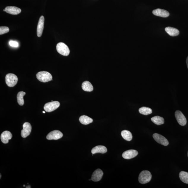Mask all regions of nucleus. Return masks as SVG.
<instances>
[{
    "label": "nucleus",
    "mask_w": 188,
    "mask_h": 188,
    "mask_svg": "<svg viewBox=\"0 0 188 188\" xmlns=\"http://www.w3.org/2000/svg\"><path fill=\"white\" fill-rule=\"evenodd\" d=\"M37 79L42 82H47L52 80V77L48 72L41 71L39 72L36 74Z\"/></svg>",
    "instance_id": "1"
},
{
    "label": "nucleus",
    "mask_w": 188,
    "mask_h": 188,
    "mask_svg": "<svg viewBox=\"0 0 188 188\" xmlns=\"http://www.w3.org/2000/svg\"><path fill=\"white\" fill-rule=\"evenodd\" d=\"M152 176L149 171H144L141 172L139 176L138 180L140 183L145 184L147 183L152 179Z\"/></svg>",
    "instance_id": "2"
},
{
    "label": "nucleus",
    "mask_w": 188,
    "mask_h": 188,
    "mask_svg": "<svg viewBox=\"0 0 188 188\" xmlns=\"http://www.w3.org/2000/svg\"><path fill=\"white\" fill-rule=\"evenodd\" d=\"M18 79L16 75L14 74H7L5 77L6 83L8 87H13L17 85Z\"/></svg>",
    "instance_id": "3"
},
{
    "label": "nucleus",
    "mask_w": 188,
    "mask_h": 188,
    "mask_svg": "<svg viewBox=\"0 0 188 188\" xmlns=\"http://www.w3.org/2000/svg\"><path fill=\"white\" fill-rule=\"evenodd\" d=\"M57 51L59 54L63 56H68L70 53L68 47L63 43H59L57 45Z\"/></svg>",
    "instance_id": "4"
},
{
    "label": "nucleus",
    "mask_w": 188,
    "mask_h": 188,
    "mask_svg": "<svg viewBox=\"0 0 188 188\" xmlns=\"http://www.w3.org/2000/svg\"><path fill=\"white\" fill-rule=\"evenodd\" d=\"M60 106L59 101H53L46 103L44 106V109L47 112H51L57 109Z\"/></svg>",
    "instance_id": "5"
},
{
    "label": "nucleus",
    "mask_w": 188,
    "mask_h": 188,
    "mask_svg": "<svg viewBox=\"0 0 188 188\" xmlns=\"http://www.w3.org/2000/svg\"><path fill=\"white\" fill-rule=\"evenodd\" d=\"M175 116L177 121L181 126L185 125L187 123V120L182 113L179 111H177L175 113Z\"/></svg>",
    "instance_id": "6"
},
{
    "label": "nucleus",
    "mask_w": 188,
    "mask_h": 188,
    "mask_svg": "<svg viewBox=\"0 0 188 188\" xmlns=\"http://www.w3.org/2000/svg\"><path fill=\"white\" fill-rule=\"evenodd\" d=\"M154 139L157 143L161 145L167 146L169 145V141L166 138L163 136L157 133H154L153 135Z\"/></svg>",
    "instance_id": "7"
},
{
    "label": "nucleus",
    "mask_w": 188,
    "mask_h": 188,
    "mask_svg": "<svg viewBox=\"0 0 188 188\" xmlns=\"http://www.w3.org/2000/svg\"><path fill=\"white\" fill-rule=\"evenodd\" d=\"M23 128L21 132V136L23 138H26L30 135L31 131V124L28 122H25L23 124Z\"/></svg>",
    "instance_id": "8"
},
{
    "label": "nucleus",
    "mask_w": 188,
    "mask_h": 188,
    "mask_svg": "<svg viewBox=\"0 0 188 188\" xmlns=\"http://www.w3.org/2000/svg\"><path fill=\"white\" fill-rule=\"evenodd\" d=\"M63 135L61 131L59 130H54L49 133L47 136V138L48 140H58L61 138Z\"/></svg>",
    "instance_id": "9"
},
{
    "label": "nucleus",
    "mask_w": 188,
    "mask_h": 188,
    "mask_svg": "<svg viewBox=\"0 0 188 188\" xmlns=\"http://www.w3.org/2000/svg\"><path fill=\"white\" fill-rule=\"evenodd\" d=\"M138 154V152L135 150H129L124 152L122 154V157L125 159H130L136 157Z\"/></svg>",
    "instance_id": "10"
},
{
    "label": "nucleus",
    "mask_w": 188,
    "mask_h": 188,
    "mask_svg": "<svg viewBox=\"0 0 188 188\" xmlns=\"http://www.w3.org/2000/svg\"><path fill=\"white\" fill-rule=\"evenodd\" d=\"M44 20V17L43 16H42L40 17L37 26V32L38 37H41L42 34Z\"/></svg>",
    "instance_id": "11"
},
{
    "label": "nucleus",
    "mask_w": 188,
    "mask_h": 188,
    "mask_svg": "<svg viewBox=\"0 0 188 188\" xmlns=\"http://www.w3.org/2000/svg\"><path fill=\"white\" fill-rule=\"evenodd\" d=\"M103 175V171L100 169H97L94 171L92 175L91 179L92 181L97 182L101 180Z\"/></svg>",
    "instance_id": "12"
},
{
    "label": "nucleus",
    "mask_w": 188,
    "mask_h": 188,
    "mask_svg": "<svg viewBox=\"0 0 188 188\" xmlns=\"http://www.w3.org/2000/svg\"><path fill=\"white\" fill-rule=\"evenodd\" d=\"M152 13L155 15L163 17H168L170 15L168 12L165 9H160L154 10Z\"/></svg>",
    "instance_id": "13"
},
{
    "label": "nucleus",
    "mask_w": 188,
    "mask_h": 188,
    "mask_svg": "<svg viewBox=\"0 0 188 188\" xmlns=\"http://www.w3.org/2000/svg\"><path fill=\"white\" fill-rule=\"evenodd\" d=\"M4 11L12 15H17L21 12V9L15 7H6Z\"/></svg>",
    "instance_id": "14"
},
{
    "label": "nucleus",
    "mask_w": 188,
    "mask_h": 188,
    "mask_svg": "<svg viewBox=\"0 0 188 188\" xmlns=\"http://www.w3.org/2000/svg\"><path fill=\"white\" fill-rule=\"evenodd\" d=\"M12 135L11 132L6 131L1 133V139L2 142L4 144H7L9 143V140L11 139Z\"/></svg>",
    "instance_id": "15"
},
{
    "label": "nucleus",
    "mask_w": 188,
    "mask_h": 188,
    "mask_svg": "<svg viewBox=\"0 0 188 188\" xmlns=\"http://www.w3.org/2000/svg\"><path fill=\"white\" fill-rule=\"evenodd\" d=\"M107 151V148L103 146L99 145L93 148L92 149L91 153L93 154L97 153L104 154Z\"/></svg>",
    "instance_id": "16"
},
{
    "label": "nucleus",
    "mask_w": 188,
    "mask_h": 188,
    "mask_svg": "<svg viewBox=\"0 0 188 188\" xmlns=\"http://www.w3.org/2000/svg\"><path fill=\"white\" fill-rule=\"evenodd\" d=\"M165 31L171 36H176L179 34V30L175 28L169 27L165 28Z\"/></svg>",
    "instance_id": "17"
},
{
    "label": "nucleus",
    "mask_w": 188,
    "mask_h": 188,
    "mask_svg": "<svg viewBox=\"0 0 188 188\" xmlns=\"http://www.w3.org/2000/svg\"><path fill=\"white\" fill-rule=\"evenodd\" d=\"M82 88L84 91L87 92H91L93 90V85L89 81H85L82 84Z\"/></svg>",
    "instance_id": "18"
},
{
    "label": "nucleus",
    "mask_w": 188,
    "mask_h": 188,
    "mask_svg": "<svg viewBox=\"0 0 188 188\" xmlns=\"http://www.w3.org/2000/svg\"><path fill=\"white\" fill-rule=\"evenodd\" d=\"M79 121L83 125H87L93 122V120L88 116L82 115L80 117Z\"/></svg>",
    "instance_id": "19"
},
{
    "label": "nucleus",
    "mask_w": 188,
    "mask_h": 188,
    "mask_svg": "<svg viewBox=\"0 0 188 188\" xmlns=\"http://www.w3.org/2000/svg\"><path fill=\"white\" fill-rule=\"evenodd\" d=\"M121 135L123 138L126 141H130L133 139V136L131 132L127 130H124L122 131Z\"/></svg>",
    "instance_id": "20"
},
{
    "label": "nucleus",
    "mask_w": 188,
    "mask_h": 188,
    "mask_svg": "<svg viewBox=\"0 0 188 188\" xmlns=\"http://www.w3.org/2000/svg\"><path fill=\"white\" fill-rule=\"evenodd\" d=\"M151 120L153 123L157 125H163L165 122L163 118L158 116H155V117H152Z\"/></svg>",
    "instance_id": "21"
},
{
    "label": "nucleus",
    "mask_w": 188,
    "mask_h": 188,
    "mask_svg": "<svg viewBox=\"0 0 188 188\" xmlns=\"http://www.w3.org/2000/svg\"><path fill=\"white\" fill-rule=\"evenodd\" d=\"M26 93L23 91L19 92L17 93V99L18 103L20 106H23L24 104V101L23 97L26 95Z\"/></svg>",
    "instance_id": "22"
},
{
    "label": "nucleus",
    "mask_w": 188,
    "mask_h": 188,
    "mask_svg": "<svg viewBox=\"0 0 188 188\" xmlns=\"http://www.w3.org/2000/svg\"><path fill=\"white\" fill-rule=\"evenodd\" d=\"M140 113L144 115H147L150 114L152 113V111L150 108L143 107L140 108L139 110Z\"/></svg>",
    "instance_id": "23"
},
{
    "label": "nucleus",
    "mask_w": 188,
    "mask_h": 188,
    "mask_svg": "<svg viewBox=\"0 0 188 188\" xmlns=\"http://www.w3.org/2000/svg\"><path fill=\"white\" fill-rule=\"evenodd\" d=\"M180 179L183 183L188 184V173L185 171H181L179 174Z\"/></svg>",
    "instance_id": "24"
},
{
    "label": "nucleus",
    "mask_w": 188,
    "mask_h": 188,
    "mask_svg": "<svg viewBox=\"0 0 188 188\" xmlns=\"http://www.w3.org/2000/svg\"><path fill=\"white\" fill-rule=\"evenodd\" d=\"M9 31V28L7 27L2 26L0 27V35H1L8 33Z\"/></svg>",
    "instance_id": "25"
},
{
    "label": "nucleus",
    "mask_w": 188,
    "mask_h": 188,
    "mask_svg": "<svg viewBox=\"0 0 188 188\" xmlns=\"http://www.w3.org/2000/svg\"><path fill=\"white\" fill-rule=\"evenodd\" d=\"M9 45L12 47H19V43L16 41H11L9 42Z\"/></svg>",
    "instance_id": "26"
},
{
    "label": "nucleus",
    "mask_w": 188,
    "mask_h": 188,
    "mask_svg": "<svg viewBox=\"0 0 188 188\" xmlns=\"http://www.w3.org/2000/svg\"><path fill=\"white\" fill-rule=\"evenodd\" d=\"M186 63H187V67L188 69V56L187 58V60H186Z\"/></svg>",
    "instance_id": "27"
},
{
    "label": "nucleus",
    "mask_w": 188,
    "mask_h": 188,
    "mask_svg": "<svg viewBox=\"0 0 188 188\" xmlns=\"http://www.w3.org/2000/svg\"><path fill=\"white\" fill-rule=\"evenodd\" d=\"M43 113H45V112L44 111H43Z\"/></svg>",
    "instance_id": "28"
},
{
    "label": "nucleus",
    "mask_w": 188,
    "mask_h": 188,
    "mask_svg": "<svg viewBox=\"0 0 188 188\" xmlns=\"http://www.w3.org/2000/svg\"><path fill=\"white\" fill-rule=\"evenodd\" d=\"M1 177H0V179H1Z\"/></svg>",
    "instance_id": "29"
},
{
    "label": "nucleus",
    "mask_w": 188,
    "mask_h": 188,
    "mask_svg": "<svg viewBox=\"0 0 188 188\" xmlns=\"http://www.w3.org/2000/svg\"><path fill=\"white\" fill-rule=\"evenodd\" d=\"M25 185H23V187H25Z\"/></svg>",
    "instance_id": "30"
},
{
    "label": "nucleus",
    "mask_w": 188,
    "mask_h": 188,
    "mask_svg": "<svg viewBox=\"0 0 188 188\" xmlns=\"http://www.w3.org/2000/svg\"><path fill=\"white\" fill-rule=\"evenodd\" d=\"M187 156H188V153H187Z\"/></svg>",
    "instance_id": "31"
}]
</instances>
